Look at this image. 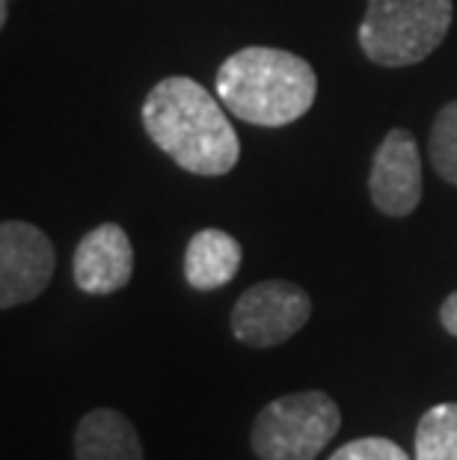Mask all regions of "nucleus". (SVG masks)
<instances>
[{"label":"nucleus","mask_w":457,"mask_h":460,"mask_svg":"<svg viewBox=\"0 0 457 460\" xmlns=\"http://www.w3.org/2000/svg\"><path fill=\"white\" fill-rule=\"evenodd\" d=\"M143 125L161 152L193 175H226L241 143L220 102L193 77H163L143 102Z\"/></svg>","instance_id":"1"},{"label":"nucleus","mask_w":457,"mask_h":460,"mask_svg":"<svg viewBox=\"0 0 457 460\" xmlns=\"http://www.w3.org/2000/svg\"><path fill=\"white\" fill-rule=\"evenodd\" d=\"M217 95L238 119L282 128L315 104L318 77L303 57L282 48L250 45L220 66Z\"/></svg>","instance_id":"2"},{"label":"nucleus","mask_w":457,"mask_h":460,"mask_svg":"<svg viewBox=\"0 0 457 460\" xmlns=\"http://www.w3.org/2000/svg\"><path fill=\"white\" fill-rule=\"evenodd\" d=\"M452 18V0H368L359 48L383 68L416 66L443 45Z\"/></svg>","instance_id":"3"},{"label":"nucleus","mask_w":457,"mask_h":460,"mask_svg":"<svg viewBox=\"0 0 457 460\" xmlns=\"http://www.w3.org/2000/svg\"><path fill=\"white\" fill-rule=\"evenodd\" d=\"M342 428V410L327 393H291L261 410L250 430L259 460H315Z\"/></svg>","instance_id":"4"},{"label":"nucleus","mask_w":457,"mask_h":460,"mask_svg":"<svg viewBox=\"0 0 457 460\" xmlns=\"http://www.w3.org/2000/svg\"><path fill=\"white\" fill-rule=\"evenodd\" d=\"M312 318V297L294 282L265 279L238 297L232 309V336L250 348H277L297 336Z\"/></svg>","instance_id":"5"},{"label":"nucleus","mask_w":457,"mask_h":460,"mask_svg":"<svg viewBox=\"0 0 457 460\" xmlns=\"http://www.w3.org/2000/svg\"><path fill=\"white\" fill-rule=\"evenodd\" d=\"M57 252L51 238L24 220L0 226V309L24 306L51 286Z\"/></svg>","instance_id":"6"},{"label":"nucleus","mask_w":457,"mask_h":460,"mask_svg":"<svg viewBox=\"0 0 457 460\" xmlns=\"http://www.w3.org/2000/svg\"><path fill=\"white\" fill-rule=\"evenodd\" d=\"M368 193L374 208L386 217H407L422 202V161L416 137L407 128H392L377 146Z\"/></svg>","instance_id":"7"},{"label":"nucleus","mask_w":457,"mask_h":460,"mask_svg":"<svg viewBox=\"0 0 457 460\" xmlns=\"http://www.w3.org/2000/svg\"><path fill=\"white\" fill-rule=\"evenodd\" d=\"M134 247L116 223H101L86 232L75 250V282L86 295H116L131 282Z\"/></svg>","instance_id":"8"},{"label":"nucleus","mask_w":457,"mask_h":460,"mask_svg":"<svg viewBox=\"0 0 457 460\" xmlns=\"http://www.w3.org/2000/svg\"><path fill=\"white\" fill-rule=\"evenodd\" d=\"M77 460H145L137 428L113 407L90 410L75 430Z\"/></svg>","instance_id":"9"},{"label":"nucleus","mask_w":457,"mask_h":460,"mask_svg":"<svg viewBox=\"0 0 457 460\" xmlns=\"http://www.w3.org/2000/svg\"><path fill=\"white\" fill-rule=\"evenodd\" d=\"M244 250L223 229H202L190 238L184 250V279L197 291L223 288L241 270Z\"/></svg>","instance_id":"10"},{"label":"nucleus","mask_w":457,"mask_h":460,"mask_svg":"<svg viewBox=\"0 0 457 460\" xmlns=\"http://www.w3.org/2000/svg\"><path fill=\"white\" fill-rule=\"evenodd\" d=\"M416 460H457V404H436L416 425Z\"/></svg>","instance_id":"11"},{"label":"nucleus","mask_w":457,"mask_h":460,"mask_svg":"<svg viewBox=\"0 0 457 460\" xmlns=\"http://www.w3.org/2000/svg\"><path fill=\"white\" fill-rule=\"evenodd\" d=\"M431 164L440 179L457 188V102L445 104L434 119Z\"/></svg>","instance_id":"12"},{"label":"nucleus","mask_w":457,"mask_h":460,"mask_svg":"<svg viewBox=\"0 0 457 460\" xmlns=\"http://www.w3.org/2000/svg\"><path fill=\"white\" fill-rule=\"evenodd\" d=\"M330 460H410V455L386 437H359L345 443Z\"/></svg>","instance_id":"13"},{"label":"nucleus","mask_w":457,"mask_h":460,"mask_svg":"<svg viewBox=\"0 0 457 460\" xmlns=\"http://www.w3.org/2000/svg\"><path fill=\"white\" fill-rule=\"evenodd\" d=\"M440 321H443V327L452 332V336H457V291L445 297V303L440 306Z\"/></svg>","instance_id":"14"}]
</instances>
